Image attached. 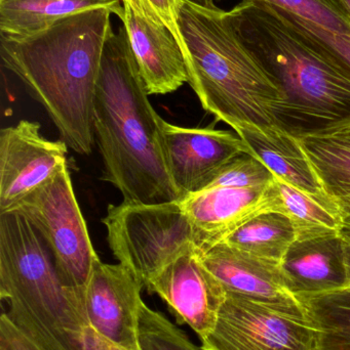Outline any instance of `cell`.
Instances as JSON below:
<instances>
[{
    "label": "cell",
    "instance_id": "6da1fadb",
    "mask_svg": "<svg viewBox=\"0 0 350 350\" xmlns=\"http://www.w3.org/2000/svg\"><path fill=\"white\" fill-rule=\"evenodd\" d=\"M110 10L72 14L49 28L12 37L0 35L4 67L47 111L62 141L80 155L95 143L94 103Z\"/></svg>",
    "mask_w": 350,
    "mask_h": 350
},
{
    "label": "cell",
    "instance_id": "7a4b0ae2",
    "mask_svg": "<svg viewBox=\"0 0 350 350\" xmlns=\"http://www.w3.org/2000/svg\"><path fill=\"white\" fill-rule=\"evenodd\" d=\"M148 96L125 28L112 29L103 51L92 116L102 179L121 191L123 201H181L162 155V118Z\"/></svg>",
    "mask_w": 350,
    "mask_h": 350
},
{
    "label": "cell",
    "instance_id": "3957f363",
    "mask_svg": "<svg viewBox=\"0 0 350 350\" xmlns=\"http://www.w3.org/2000/svg\"><path fill=\"white\" fill-rule=\"evenodd\" d=\"M238 36L281 92L277 126L318 135L350 120V77L308 46L271 8L242 0L228 12Z\"/></svg>",
    "mask_w": 350,
    "mask_h": 350
},
{
    "label": "cell",
    "instance_id": "277c9868",
    "mask_svg": "<svg viewBox=\"0 0 350 350\" xmlns=\"http://www.w3.org/2000/svg\"><path fill=\"white\" fill-rule=\"evenodd\" d=\"M179 27L190 55L188 83L201 106L238 129L277 127L283 96L236 34L228 12L181 0Z\"/></svg>",
    "mask_w": 350,
    "mask_h": 350
},
{
    "label": "cell",
    "instance_id": "5b68a950",
    "mask_svg": "<svg viewBox=\"0 0 350 350\" xmlns=\"http://www.w3.org/2000/svg\"><path fill=\"white\" fill-rule=\"evenodd\" d=\"M0 297L4 312L47 350H84L88 327L74 288L61 279L45 239L16 210L0 213Z\"/></svg>",
    "mask_w": 350,
    "mask_h": 350
},
{
    "label": "cell",
    "instance_id": "8992f818",
    "mask_svg": "<svg viewBox=\"0 0 350 350\" xmlns=\"http://www.w3.org/2000/svg\"><path fill=\"white\" fill-rule=\"evenodd\" d=\"M102 222L111 252L145 289L180 255L199 250L181 201L110 204Z\"/></svg>",
    "mask_w": 350,
    "mask_h": 350
},
{
    "label": "cell",
    "instance_id": "52a82bcc",
    "mask_svg": "<svg viewBox=\"0 0 350 350\" xmlns=\"http://www.w3.org/2000/svg\"><path fill=\"white\" fill-rule=\"evenodd\" d=\"M14 210L45 239L64 283L74 289L84 288L100 258L76 200L68 164Z\"/></svg>",
    "mask_w": 350,
    "mask_h": 350
},
{
    "label": "cell",
    "instance_id": "ba28073f",
    "mask_svg": "<svg viewBox=\"0 0 350 350\" xmlns=\"http://www.w3.org/2000/svg\"><path fill=\"white\" fill-rule=\"evenodd\" d=\"M203 350H316V335L298 320L226 292L214 330L201 339Z\"/></svg>",
    "mask_w": 350,
    "mask_h": 350
},
{
    "label": "cell",
    "instance_id": "9c48e42d",
    "mask_svg": "<svg viewBox=\"0 0 350 350\" xmlns=\"http://www.w3.org/2000/svg\"><path fill=\"white\" fill-rule=\"evenodd\" d=\"M144 286L125 265L96 261L88 283L75 289L88 327L113 345L142 350L139 324Z\"/></svg>",
    "mask_w": 350,
    "mask_h": 350
},
{
    "label": "cell",
    "instance_id": "30bf717a",
    "mask_svg": "<svg viewBox=\"0 0 350 350\" xmlns=\"http://www.w3.org/2000/svg\"><path fill=\"white\" fill-rule=\"evenodd\" d=\"M160 141L166 170L181 201L205 191L234 158L251 154L246 143L232 131L177 126L164 119Z\"/></svg>",
    "mask_w": 350,
    "mask_h": 350
},
{
    "label": "cell",
    "instance_id": "8fae6325",
    "mask_svg": "<svg viewBox=\"0 0 350 350\" xmlns=\"http://www.w3.org/2000/svg\"><path fill=\"white\" fill-rule=\"evenodd\" d=\"M68 146L49 141L40 124L21 120L0 131V213L12 211L67 164Z\"/></svg>",
    "mask_w": 350,
    "mask_h": 350
},
{
    "label": "cell",
    "instance_id": "7c38bea8",
    "mask_svg": "<svg viewBox=\"0 0 350 350\" xmlns=\"http://www.w3.org/2000/svg\"><path fill=\"white\" fill-rule=\"evenodd\" d=\"M168 306L177 324L190 327L199 340L215 328L226 290L192 249L164 267L146 288Z\"/></svg>",
    "mask_w": 350,
    "mask_h": 350
},
{
    "label": "cell",
    "instance_id": "4fadbf2b",
    "mask_svg": "<svg viewBox=\"0 0 350 350\" xmlns=\"http://www.w3.org/2000/svg\"><path fill=\"white\" fill-rule=\"evenodd\" d=\"M181 202L195 230L199 253L223 242L232 232L261 214H285L275 181L250 189H205Z\"/></svg>",
    "mask_w": 350,
    "mask_h": 350
},
{
    "label": "cell",
    "instance_id": "5bb4252c",
    "mask_svg": "<svg viewBox=\"0 0 350 350\" xmlns=\"http://www.w3.org/2000/svg\"><path fill=\"white\" fill-rule=\"evenodd\" d=\"M199 258L226 292L238 294L279 314L305 320L299 300L286 287L279 263L256 258L224 243L199 253Z\"/></svg>",
    "mask_w": 350,
    "mask_h": 350
},
{
    "label": "cell",
    "instance_id": "9a60e30c",
    "mask_svg": "<svg viewBox=\"0 0 350 350\" xmlns=\"http://www.w3.org/2000/svg\"><path fill=\"white\" fill-rule=\"evenodd\" d=\"M121 16L140 77L149 96L168 94L188 83L184 55L174 35L164 25L123 4Z\"/></svg>",
    "mask_w": 350,
    "mask_h": 350
},
{
    "label": "cell",
    "instance_id": "2e32d148",
    "mask_svg": "<svg viewBox=\"0 0 350 350\" xmlns=\"http://www.w3.org/2000/svg\"><path fill=\"white\" fill-rule=\"evenodd\" d=\"M279 267L286 287L296 298L349 287L340 234L295 241Z\"/></svg>",
    "mask_w": 350,
    "mask_h": 350
},
{
    "label": "cell",
    "instance_id": "e0dca14e",
    "mask_svg": "<svg viewBox=\"0 0 350 350\" xmlns=\"http://www.w3.org/2000/svg\"><path fill=\"white\" fill-rule=\"evenodd\" d=\"M236 133L248 146L251 155L260 160L275 177L312 197L332 199L321 185L297 137L279 127L264 131L248 127Z\"/></svg>",
    "mask_w": 350,
    "mask_h": 350
},
{
    "label": "cell",
    "instance_id": "ac0fdd59",
    "mask_svg": "<svg viewBox=\"0 0 350 350\" xmlns=\"http://www.w3.org/2000/svg\"><path fill=\"white\" fill-rule=\"evenodd\" d=\"M96 8L123 16L121 0H0V35L34 34L62 18Z\"/></svg>",
    "mask_w": 350,
    "mask_h": 350
},
{
    "label": "cell",
    "instance_id": "d6986e66",
    "mask_svg": "<svg viewBox=\"0 0 350 350\" xmlns=\"http://www.w3.org/2000/svg\"><path fill=\"white\" fill-rule=\"evenodd\" d=\"M297 299L316 335V350H350V287Z\"/></svg>",
    "mask_w": 350,
    "mask_h": 350
},
{
    "label": "cell",
    "instance_id": "ffe728a7",
    "mask_svg": "<svg viewBox=\"0 0 350 350\" xmlns=\"http://www.w3.org/2000/svg\"><path fill=\"white\" fill-rule=\"evenodd\" d=\"M286 215L291 220L296 241L339 234L343 220L334 199L312 197L283 179H275Z\"/></svg>",
    "mask_w": 350,
    "mask_h": 350
},
{
    "label": "cell",
    "instance_id": "44dd1931",
    "mask_svg": "<svg viewBox=\"0 0 350 350\" xmlns=\"http://www.w3.org/2000/svg\"><path fill=\"white\" fill-rule=\"evenodd\" d=\"M295 241L289 217L279 212H268L253 218L221 243L256 258L281 263Z\"/></svg>",
    "mask_w": 350,
    "mask_h": 350
},
{
    "label": "cell",
    "instance_id": "7402d4cb",
    "mask_svg": "<svg viewBox=\"0 0 350 350\" xmlns=\"http://www.w3.org/2000/svg\"><path fill=\"white\" fill-rule=\"evenodd\" d=\"M297 139L328 196L336 199L349 193L350 142L322 135Z\"/></svg>",
    "mask_w": 350,
    "mask_h": 350
},
{
    "label": "cell",
    "instance_id": "603a6c76",
    "mask_svg": "<svg viewBox=\"0 0 350 350\" xmlns=\"http://www.w3.org/2000/svg\"><path fill=\"white\" fill-rule=\"evenodd\" d=\"M263 4V3H262ZM301 40L350 77V36L331 32L310 21L267 5Z\"/></svg>",
    "mask_w": 350,
    "mask_h": 350
},
{
    "label": "cell",
    "instance_id": "cb8c5ba5",
    "mask_svg": "<svg viewBox=\"0 0 350 350\" xmlns=\"http://www.w3.org/2000/svg\"><path fill=\"white\" fill-rule=\"evenodd\" d=\"M281 8L331 32L350 36V14L342 0H248Z\"/></svg>",
    "mask_w": 350,
    "mask_h": 350
},
{
    "label": "cell",
    "instance_id": "d4e9b609",
    "mask_svg": "<svg viewBox=\"0 0 350 350\" xmlns=\"http://www.w3.org/2000/svg\"><path fill=\"white\" fill-rule=\"evenodd\" d=\"M139 338L142 350H203L162 312L145 304L140 314Z\"/></svg>",
    "mask_w": 350,
    "mask_h": 350
},
{
    "label": "cell",
    "instance_id": "484cf974",
    "mask_svg": "<svg viewBox=\"0 0 350 350\" xmlns=\"http://www.w3.org/2000/svg\"><path fill=\"white\" fill-rule=\"evenodd\" d=\"M273 172L255 156L244 154L226 164L205 189L217 187L250 189L271 185L275 181Z\"/></svg>",
    "mask_w": 350,
    "mask_h": 350
},
{
    "label": "cell",
    "instance_id": "4316f807",
    "mask_svg": "<svg viewBox=\"0 0 350 350\" xmlns=\"http://www.w3.org/2000/svg\"><path fill=\"white\" fill-rule=\"evenodd\" d=\"M121 1L123 4L129 5L134 12L154 21L158 24L166 26L180 44L186 67H188L190 55L179 27V10H180L181 0H121Z\"/></svg>",
    "mask_w": 350,
    "mask_h": 350
},
{
    "label": "cell",
    "instance_id": "83f0119b",
    "mask_svg": "<svg viewBox=\"0 0 350 350\" xmlns=\"http://www.w3.org/2000/svg\"><path fill=\"white\" fill-rule=\"evenodd\" d=\"M0 350H47L16 326L2 312L0 317Z\"/></svg>",
    "mask_w": 350,
    "mask_h": 350
},
{
    "label": "cell",
    "instance_id": "f1b7e54d",
    "mask_svg": "<svg viewBox=\"0 0 350 350\" xmlns=\"http://www.w3.org/2000/svg\"><path fill=\"white\" fill-rule=\"evenodd\" d=\"M82 340H84V350H127L103 338L90 327L84 328Z\"/></svg>",
    "mask_w": 350,
    "mask_h": 350
},
{
    "label": "cell",
    "instance_id": "f546056e",
    "mask_svg": "<svg viewBox=\"0 0 350 350\" xmlns=\"http://www.w3.org/2000/svg\"><path fill=\"white\" fill-rule=\"evenodd\" d=\"M339 234L342 240L345 267H347V280H349V287H350V224H343Z\"/></svg>",
    "mask_w": 350,
    "mask_h": 350
},
{
    "label": "cell",
    "instance_id": "4dcf8cb0",
    "mask_svg": "<svg viewBox=\"0 0 350 350\" xmlns=\"http://www.w3.org/2000/svg\"><path fill=\"white\" fill-rule=\"evenodd\" d=\"M318 135L339 137V139L350 142V120L334 125V126L330 127V129L318 133Z\"/></svg>",
    "mask_w": 350,
    "mask_h": 350
},
{
    "label": "cell",
    "instance_id": "1f68e13d",
    "mask_svg": "<svg viewBox=\"0 0 350 350\" xmlns=\"http://www.w3.org/2000/svg\"><path fill=\"white\" fill-rule=\"evenodd\" d=\"M340 211L343 224H350V193L334 199Z\"/></svg>",
    "mask_w": 350,
    "mask_h": 350
},
{
    "label": "cell",
    "instance_id": "d6a6232c",
    "mask_svg": "<svg viewBox=\"0 0 350 350\" xmlns=\"http://www.w3.org/2000/svg\"><path fill=\"white\" fill-rule=\"evenodd\" d=\"M189 1L208 10H219L220 8H218L217 3L223 0H189Z\"/></svg>",
    "mask_w": 350,
    "mask_h": 350
},
{
    "label": "cell",
    "instance_id": "836d02e7",
    "mask_svg": "<svg viewBox=\"0 0 350 350\" xmlns=\"http://www.w3.org/2000/svg\"><path fill=\"white\" fill-rule=\"evenodd\" d=\"M343 3H345V8H347V12H349L350 14V0H342Z\"/></svg>",
    "mask_w": 350,
    "mask_h": 350
}]
</instances>
